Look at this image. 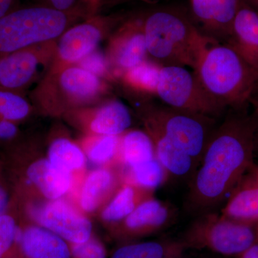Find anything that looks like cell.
Masks as SVG:
<instances>
[{
    "label": "cell",
    "instance_id": "obj_1",
    "mask_svg": "<svg viewBox=\"0 0 258 258\" xmlns=\"http://www.w3.org/2000/svg\"><path fill=\"white\" fill-rule=\"evenodd\" d=\"M224 115L189 181L184 208L194 217L217 212L255 161L252 113L228 109Z\"/></svg>",
    "mask_w": 258,
    "mask_h": 258
},
{
    "label": "cell",
    "instance_id": "obj_5",
    "mask_svg": "<svg viewBox=\"0 0 258 258\" xmlns=\"http://www.w3.org/2000/svg\"><path fill=\"white\" fill-rule=\"evenodd\" d=\"M67 18L60 10L47 8L10 11L0 19V57L60 36Z\"/></svg>",
    "mask_w": 258,
    "mask_h": 258
},
{
    "label": "cell",
    "instance_id": "obj_20",
    "mask_svg": "<svg viewBox=\"0 0 258 258\" xmlns=\"http://www.w3.org/2000/svg\"><path fill=\"white\" fill-rule=\"evenodd\" d=\"M132 123V115L127 107L121 102L112 101L98 110L91 128L101 136H119Z\"/></svg>",
    "mask_w": 258,
    "mask_h": 258
},
{
    "label": "cell",
    "instance_id": "obj_35",
    "mask_svg": "<svg viewBox=\"0 0 258 258\" xmlns=\"http://www.w3.org/2000/svg\"><path fill=\"white\" fill-rule=\"evenodd\" d=\"M237 258H258V242H254L253 244L248 247L243 252H242Z\"/></svg>",
    "mask_w": 258,
    "mask_h": 258
},
{
    "label": "cell",
    "instance_id": "obj_34",
    "mask_svg": "<svg viewBox=\"0 0 258 258\" xmlns=\"http://www.w3.org/2000/svg\"><path fill=\"white\" fill-rule=\"evenodd\" d=\"M254 111L252 112L254 123V159L258 161V98L253 103Z\"/></svg>",
    "mask_w": 258,
    "mask_h": 258
},
{
    "label": "cell",
    "instance_id": "obj_39",
    "mask_svg": "<svg viewBox=\"0 0 258 258\" xmlns=\"http://www.w3.org/2000/svg\"><path fill=\"white\" fill-rule=\"evenodd\" d=\"M256 242H258V223L255 225Z\"/></svg>",
    "mask_w": 258,
    "mask_h": 258
},
{
    "label": "cell",
    "instance_id": "obj_41",
    "mask_svg": "<svg viewBox=\"0 0 258 258\" xmlns=\"http://www.w3.org/2000/svg\"><path fill=\"white\" fill-rule=\"evenodd\" d=\"M257 223H258V222H257Z\"/></svg>",
    "mask_w": 258,
    "mask_h": 258
},
{
    "label": "cell",
    "instance_id": "obj_13",
    "mask_svg": "<svg viewBox=\"0 0 258 258\" xmlns=\"http://www.w3.org/2000/svg\"><path fill=\"white\" fill-rule=\"evenodd\" d=\"M227 45L258 73V13L241 2Z\"/></svg>",
    "mask_w": 258,
    "mask_h": 258
},
{
    "label": "cell",
    "instance_id": "obj_21",
    "mask_svg": "<svg viewBox=\"0 0 258 258\" xmlns=\"http://www.w3.org/2000/svg\"><path fill=\"white\" fill-rule=\"evenodd\" d=\"M118 151L121 160L129 167L157 158L152 139L141 131L125 134L120 140Z\"/></svg>",
    "mask_w": 258,
    "mask_h": 258
},
{
    "label": "cell",
    "instance_id": "obj_9",
    "mask_svg": "<svg viewBox=\"0 0 258 258\" xmlns=\"http://www.w3.org/2000/svg\"><path fill=\"white\" fill-rule=\"evenodd\" d=\"M242 0H191L195 20L205 37L215 44H227Z\"/></svg>",
    "mask_w": 258,
    "mask_h": 258
},
{
    "label": "cell",
    "instance_id": "obj_32",
    "mask_svg": "<svg viewBox=\"0 0 258 258\" xmlns=\"http://www.w3.org/2000/svg\"><path fill=\"white\" fill-rule=\"evenodd\" d=\"M2 166L3 164L0 161V216L9 210L10 201H11L9 188L4 179Z\"/></svg>",
    "mask_w": 258,
    "mask_h": 258
},
{
    "label": "cell",
    "instance_id": "obj_40",
    "mask_svg": "<svg viewBox=\"0 0 258 258\" xmlns=\"http://www.w3.org/2000/svg\"><path fill=\"white\" fill-rule=\"evenodd\" d=\"M204 258H208V257H204Z\"/></svg>",
    "mask_w": 258,
    "mask_h": 258
},
{
    "label": "cell",
    "instance_id": "obj_33",
    "mask_svg": "<svg viewBox=\"0 0 258 258\" xmlns=\"http://www.w3.org/2000/svg\"><path fill=\"white\" fill-rule=\"evenodd\" d=\"M18 127L14 121L0 118V141H11L18 134Z\"/></svg>",
    "mask_w": 258,
    "mask_h": 258
},
{
    "label": "cell",
    "instance_id": "obj_36",
    "mask_svg": "<svg viewBox=\"0 0 258 258\" xmlns=\"http://www.w3.org/2000/svg\"><path fill=\"white\" fill-rule=\"evenodd\" d=\"M55 9L62 11L69 9L74 4V0H50Z\"/></svg>",
    "mask_w": 258,
    "mask_h": 258
},
{
    "label": "cell",
    "instance_id": "obj_30",
    "mask_svg": "<svg viewBox=\"0 0 258 258\" xmlns=\"http://www.w3.org/2000/svg\"><path fill=\"white\" fill-rule=\"evenodd\" d=\"M71 253L75 258H106L103 244L91 238L83 243L73 244Z\"/></svg>",
    "mask_w": 258,
    "mask_h": 258
},
{
    "label": "cell",
    "instance_id": "obj_37",
    "mask_svg": "<svg viewBox=\"0 0 258 258\" xmlns=\"http://www.w3.org/2000/svg\"><path fill=\"white\" fill-rule=\"evenodd\" d=\"M15 0H0V19L10 13Z\"/></svg>",
    "mask_w": 258,
    "mask_h": 258
},
{
    "label": "cell",
    "instance_id": "obj_18",
    "mask_svg": "<svg viewBox=\"0 0 258 258\" xmlns=\"http://www.w3.org/2000/svg\"><path fill=\"white\" fill-rule=\"evenodd\" d=\"M154 191L134 184H125L107 205L102 217L105 221L111 223L122 222L141 203L154 198Z\"/></svg>",
    "mask_w": 258,
    "mask_h": 258
},
{
    "label": "cell",
    "instance_id": "obj_23",
    "mask_svg": "<svg viewBox=\"0 0 258 258\" xmlns=\"http://www.w3.org/2000/svg\"><path fill=\"white\" fill-rule=\"evenodd\" d=\"M148 55L143 28L130 32L122 38L115 51V62L125 71L146 61Z\"/></svg>",
    "mask_w": 258,
    "mask_h": 258
},
{
    "label": "cell",
    "instance_id": "obj_11",
    "mask_svg": "<svg viewBox=\"0 0 258 258\" xmlns=\"http://www.w3.org/2000/svg\"><path fill=\"white\" fill-rule=\"evenodd\" d=\"M176 217L174 207L154 197L141 203L122 221V230L128 235H149L166 228Z\"/></svg>",
    "mask_w": 258,
    "mask_h": 258
},
{
    "label": "cell",
    "instance_id": "obj_15",
    "mask_svg": "<svg viewBox=\"0 0 258 258\" xmlns=\"http://www.w3.org/2000/svg\"><path fill=\"white\" fill-rule=\"evenodd\" d=\"M101 36L99 29L91 24L74 27L61 37L58 55L66 62H79L96 50Z\"/></svg>",
    "mask_w": 258,
    "mask_h": 258
},
{
    "label": "cell",
    "instance_id": "obj_10",
    "mask_svg": "<svg viewBox=\"0 0 258 258\" xmlns=\"http://www.w3.org/2000/svg\"><path fill=\"white\" fill-rule=\"evenodd\" d=\"M220 214L235 221L256 225L258 222V161L246 171L224 204Z\"/></svg>",
    "mask_w": 258,
    "mask_h": 258
},
{
    "label": "cell",
    "instance_id": "obj_26",
    "mask_svg": "<svg viewBox=\"0 0 258 258\" xmlns=\"http://www.w3.org/2000/svg\"><path fill=\"white\" fill-rule=\"evenodd\" d=\"M161 68L155 62L146 60L127 71L125 79L131 85L139 89L156 93Z\"/></svg>",
    "mask_w": 258,
    "mask_h": 258
},
{
    "label": "cell",
    "instance_id": "obj_24",
    "mask_svg": "<svg viewBox=\"0 0 258 258\" xmlns=\"http://www.w3.org/2000/svg\"><path fill=\"white\" fill-rule=\"evenodd\" d=\"M49 161L57 167L71 173L83 167L86 159L76 144L68 139H59L51 144Z\"/></svg>",
    "mask_w": 258,
    "mask_h": 258
},
{
    "label": "cell",
    "instance_id": "obj_22",
    "mask_svg": "<svg viewBox=\"0 0 258 258\" xmlns=\"http://www.w3.org/2000/svg\"><path fill=\"white\" fill-rule=\"evenodd\" d=\"M115 186V178L108 169H98L88 176L81 191V205L85 211L92 212Z\"/></svg>",
    "mask_w": 258,
    "mask_h": 258
},
{
    "label": "cell",
    "instance_id": "obj_27",
    "mask_svg": "<svg viewBox=\"0 0 258 258\" xmlns=\"http://www.w3.org/2000/svg\"><path fill=\"white\" fill-rule=\"evenodd\" d=\"M30 112L28 101L12 91L0 90V118L17 121L25 118Z\"/></svg>",
    "mask_w": 258,
    "mask_h": 258
},
{
    "label": "cell",
    "instance_id": "obj_19",
    "mask_svg": "<svg viewBox=\"0 0 258 258\" xmlns=\"http://www.w3.org/2000/svg\"><path fill=\"white\" fill-rule=\"evenodd\" d=\"M59 83L64 94L77 101L92 99L101 87L98 76L80 66L64 70L59 78Z\"/></svg>",
    "mask_w": 258,
    "mask_h": 258
},
{
    "label": "cell",
    "instance_id": "obj_31",
    "mask_svg": "<svg viewBox=\"0 0 258 258\" xmlns=\"http://www.w3.org/2000/svg\"><path fill=\"white\" fill-rule=\"evenodd\" d=\"M79 62L80 67L98 77L104 74L107 69L106 58L101 52H97L96 50L93 51Z\"/></svg>",
    "mask_w": 258,
    "mask_h": 258
},
{
    "label": "cell",
    "instance_id": "obj_17",
    "mask_svg": "<svg viewBox=\"0 0 258 258\" xmlns=\"http://www.w3.org/2000/svg\"><path fill=\"white\" fill-rule=\"evenodd\" d=\"M186 250L180 239H164L122 246L111 258H184Z\"/></svg>",
    "mask_w": 258,
    "mask_h": 258
},
{
    "label": "cell",
    "instance_id": "obj_25",
    "mask_svg": "<svg viewBox=\"0 0 258 258\" xmlns=\"http://www.w3.org/2000/svg\"><path fill=\"white\" fill-rule=\"evenodd\" d=\"M134 184L155 190L168 180L167 174L157 158L130 167Z\"/></svg>",
    "mask_w": 258,
    "mask_h": 258
},
{
    "label": "cell",
    "instance_id": "obj_29",
    "mask_svg": "<svg viewBox=\"0 0 258 258\" xmlns=\"http://www.w3.org/2000/svg\"><path fill=\"white\" fill-rule=\"evenodd\" d=\"M8 210L0 216V258H6L16 244L19 227Z\"/></svg>",
    "mask_w": 258,
    "mask_h": 258
},
{
    "label": "cell",
    "instance_id": "obj_3",
    "mask_svg": "<svg viewBox=\"0 0 258 258\" xmlns=\"http://www.w3.org/2000/svg\"><path fill=\"white\" fill-rule=\"evenodd\" d=\"M148 55L161 67L179 66L193 71L207 50L215 45L184 13L161 8L149 15L143 25Z\"/></svg>",
    "mask_w": 258,
    "mask_h": 258
},
{
    "label": "cell",
    "instance_id": "obj_7",
    "mask_svg": "<svg viewBox=\"0 0 258 258\" xmlns=\"http://www.w3.org/2000/svg\"><path fill=\"white\" fill-rule=\"evenodd\" d=\"M156 94L166 106L217 119L227 111L208 96L194 71L186 68L161 67Z\"/></svg>",
    "mask_w": 258,
    "mask_h": 258
},
{
    "label": "cell",
    "instance_id": "obj_28",
    "mask_svg": "<svg viewBox=\"0 0 258 258\" xmlns=\"http://www.w3.org/2000/svg\"><path fill=\"white\" fill-rule=\"evenodd\" d=\"M120 140L118 136H102L88 150L90 160L98 164L111 161L119 149Z\"/></svg>",
    "mask_w": 258,
    "mask_h": 258
},
{
    "label": "cell",
    "instance_id": "obj_14",
    "mask_svg": "<svg viewBox=\"0 0 258 258\" xmlns=\"http://www.w3.org/2000/svg\"><path fill=\"white\" fill-rule=\"evenodd\" d=\"M40 61L28 48L0 57V90L14 92L28 85L36 74Z\"/></svg>",
    "mask_w": 258,
    "mask_h": 258
},
{
    "label": "cell",
    "instance_id": "obj_2",
    "mask_svg": "<svg viewBox=\"0 0 258 258\" xmlns=\"http://www.w3.org/2000/svg\"><path fill=\"white\" fill-rule=\"evenodd\" d=\"M193 71L205 92L225 111L246 109L258 98V73L227 44L211 45Z\"/></svg>",
    "mask_w": 258,
    "mask_h": 258
},
{
    "label": "cell",
    "instance_id": "obj_38",
    "mask_svg": "<svg viewBox=\"0 0 258 258\" xmlns=\"http://www.w3.org/2000/svg\"><path fill=\"white\" fill-rule=\"evenodd\" d=\"M242 2L258 13V0H242Z\"/></svg>",
    "mask_w": 258,
    "mask_h": 258
},
{
    "label": "cell",
    "instance_id": "obj_6",
    "mask_svg": "<svg viewBox=\"0 0 258 258\" xmlns=\"http://www.w3.org/2000/svg\"><path fill=\"white\" fill-rule=\"evenodd\" d=\"M180 240L187 249L237 257L256 242L255 226L230 220L220 212H208L195 217Z\"/></svg>",
    "mask_w": 258,
    "mask_h": 258
},
{
    "label": "cell",
    "instance_id": "obj_16",
    "mask_svg": "<svg viewBox=\"0 0 258 258\" xmlns=\"http://www.w3.org/2000/svg\"><path fill=\"white\" fill-rule=\"evenodd\" d=\"M26 176L50 200H58L71 187V173L53 165L49 160L32 163L27 169Z\"/></svg>",
    "mask_w": 258,
    "mask_h": 258
},
{
    "label": "cell",
    "instance_id": "obj_8",
    "mask_svg": "<svg viewBox=\"0 0 258 258\" xmlns=\"http://www.w3.org/2000/svg\"><path fill=\"white\" fill-rule=\"evenodd\" d=\"M32 214L43 228L72 244L83 243L91 238V222L62 200H52L45 205L35 206Z\"/></svg>",
    "mask_w": 258,
    "mask_h": 258
},
{
    "label": "cell",
    "instance_id": "obj_4",
    "mask_svg": "<svg viewBox=\"0 0 258 258\" xmlns=\"http://www.w3.org/2000/svg\"><path fill=\"white\" fill-rule=\"evenodd\" d=\"M144 120L147 130L164 136L199 166L218 119L161 103L147 106Z\"/></svg>",
    "mask_w": 258,
    "mask_h": 258
},
{
    "label": "cell",
    "instance_id": "obj_12",
    "mask_svg": "<svg viewBox=\"0 0 258 258\" xmlns=\"http://www.w3.org/2000/svg\"><path fill=\"white\" fill-rule=\"evenodd\" d=\"M16 244L24 258H71L64 240L51 231L36 226L19 227Z\"/></svg>",
    "mask_w": 258,
    "mask_h": 258
}]
</instances>
